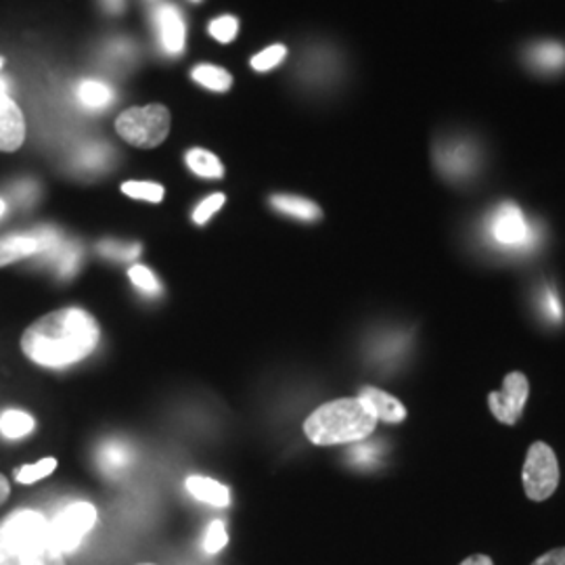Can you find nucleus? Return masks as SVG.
<instances>
[{"label":"nucleus","instance_id":"nucleus-1","mask_svg":"<svg viewBox=\"0 0 565 565\" xmlns=\"http://www.w3.org/2000/svg\"><path fill=\"white\" fill-rule=\"evenodd\" d=\"M99 340L97 319L82 308L67 306L30 324L21 335V350L32 363L61 369L90 356Z\"/></svg>","mask_w":565,"mask_h":565},{"label":"nucleus","instance_id":"nucleus-2","mask_svg":"<svg viewBox=\"0 0 565 565\" xmlns=\"http://www.w3.org/2000/svg\"><path fill=\"white\" fill-rule=\"evenodd\" d=\"M377 424V417L359 396L340 398L321 404L303 422V434L317 446L354 445L366 440Z\"/></svg>","mask_w":565,"mask_h":565},{"label":"nucleus","instance_id":"nucleus-3","mask_svg":"<svg viewBox=\"0 0 565 565\" xmlns=\"http://www.w3.org/2000/svg\"><path fill=\"white\" fill-rule=\"evenodd\" d=\"M49 539V520L39 511H15L0 522V565L18 564L23 553Z\"/></svg>","mask_w":565,"mask_h":565},{"label":"nucleus","instance_id":"nucleus-4","mask_svg":"<svg viewBox=\"0 0 565 565\" xmlns=\"http://www.w3.org/2000/svg\"><path fill=\"white\" fill-rule=\"evenodd\" d=\"M121 139L141 149H153L170 132V111L163 105H145L126 109L116 121Z\"/></svg>","mask_w":565,"mask_h":565},{"label":"nucleus","instance_id":"nucleus-5","mask_svg":"<svg viewBox=\"0 0 565 565\" xmlns=\"http://www.w3.org/2000/svg\"><path fill=\"white\" fill-rule=\"evenodd\" d=\"M559 461L557 455L546 443H534L525 455L524 480L525 497L534 503L551 499L559 486Z\"/></svg>","mask_w":565,"mask_h":565},{"label":"nucleus","instance_id":"nucleus-6","mask_svg":"<svg viewBox=\"0 0 565 565\" xmlns=\"http://www.w3.org/2000/svg\"><path fill=\"white\" fill-rule=\"evenodd\" d=\"M97 524V509L90 503H72L49 522V539L61 553L81 546L84 536Z\"/></svg>","mask_w":565,"mask_h":565},{"label":"nucleus","instance_id":"nucleus-7","mask_svg":"<svg viewBox=\"0 0 565 565\" xmlns=\"http://www.w3.org/2000/svg\"><path fill=\"white\" fill-rule=\"evenodd\" d=\"M488 237L505 249H527L532 245V226L518 203L505 202L494 207L486 224Z\"/></svg>","mask_w":565,"mask_h":565},{"label":"nucleus","instance_id":"nucleus-8","mask_svg":"<svg viewBox=\"0 0 565 565\" xmlns=\"http://www.w3.org/2000/svg\"><path fill=\"white\" fill-rule=\"evenodd\" d=\"M434 162L446 179L465 181L478 170L480 151L469 139L446 137L434 149Z\"/></svg>","mask_w":565,"mask_h":565},{"label":"nucleus","instance_id":"nucleus-9","mask_svg":"<svg viewBox=\"0 0 565 565\" xmlns=\"http://www.w3.org/2000/svg\"><path fill=\"white\" fill-rule=\"evenodd\" d=\"M530 396V382L522 371H511L503 380V390L488 394L490 413L499 424L515 425L522 419Z\"/></svg>","mask_w":565,"mask_h":565},{"label":"nucleus","instance_id":"nucleus-10","mask_svg":"<svg viewBox=\"0 0 565 565\" xmlns=\"http://www.w3.org/2000/svg\"><path fill=\"white\" fill-rule=\"evenodd\" d=\"M25 141V120L9 97V81L0 78V151H18Z\"/></svg>","mask_w":565,"mask_h":565},{"label":"nucleus","instance_id":"nucleus-11","mask_svg":"<svg viewBox=\"0 0 565 565\" xmlns=\"http://www.w3.org/2000/svg\"><path fill=\"white\" fill-rule=\"evenodd\" d=\"M156 25L160 30V41L166 55H181L184 49V20H182L179 7H174L172 2H162L156 9Z\"/></svg>","mask_w":565,"mask_h":565},{"label":"nucleus","instance_id":"nucleus-12","mask_svg":"<svg viewBox=\"0 0 565 565\" xmlns=\"http://www.w3.org/2000/svg\"><path fill=\"white\" fill-rule=\"evenodd\" d=\"M359 398L371 408V413L377 417V422L396 425L403 424L406 419L404 404L398 398H394L392 394L380 390V387L364 385L359 392Z\"/></svg>","mask_w":565,"mask_h":565},{"label":"nucleus","instance_id":"nucleus-13","mask_svg":"<svg viewBox=\"0 0 565 565\" xmlns=\"http://www.w3.org/2000/svg\"><path fill=\"white\" fill-rule=\"evenodd\" d=\"M525 61L539 74H559L565 70V46L562 42L555 41L536 42L527 49Z\"/></svg>","mask_w":565,"mask_h":565},{"label":"nucleus","instance_id":"nucleus-14","mask_svg":"<svg viewBox=\"0 0 565 565\" xmlns=\"http://www.w3.org/2000/svg\"><path fill=\"white\" fill-rule=\"evenodd\" d=\"M186 490L193 499L214 507H228L231 503V492L226 486L212 480V478H203V476H191L186 478Z\"/></svg>","mask_w":565,"mask_h":565},{"label":"nucleus","instance_id":"nucleus-15","mask_svg":"<svg viewBox=\"0 0 565 565\" xmlns=\"http://www.w3.org/2000/svg\"><path fill=\"white\" fill-rule=\"evenodd\" d=\"M270 203L277 212H281L285 216H291V218H298L302 223H317L323 218V210L317 203L298 198V195H275Z\"/></svg>","mask_w":565,"mask_h":565},{"label":"nucleus","instance_id":"nucleus-16","mask_svg":"<svg viewBox=\"0 0 565 565\" xmlns=\"http://www.w3.org/2000/svg\"><path fill=\"white\" fill-rule=\"evenodd\" d=\"M39 252H41L39 237H30V235L0 237V268L7 264L20 263L23 258H30Z\"/></svg>","mask_w":565,"mask_h":565},{"label":"nucleus","instance_id":"nucleus-17","mask_svg":"<svg viewBox=\"0 0 565 565\" xmlns=\"http://www.w3.org/2000/svg\"><path fill=\"white\" fill-rule=\"evenodd\" d=\"M78 102L88 109H105L114 103V88L102 81H82L76 88Z\"/></svg>","mask_w":565,"mask_h":565},{"label":"nucleus","instance_id":"nucleus-18","mask_svg":"<svg viewBox=\"0 0 565 565\" xmlns=\"http://www.w3.org/2000/svg\"><path fill=\"white\" fill-rule=\"evenodd\" d=\"M186 166L193 174H198L202 179H223L224 177L221 160L214 153L205 151V149H191L186 153Z\"/></svg>","mask_w":565,"mask_h":565},{"label":"nucleus","instance_id":"nucleus-19","mask_svg":"<svg viewBox=\"0 0 565 565\" xmlns=\"http://www.w3.org/2000/svg\"><path fill=\"white\" fill-rule=\"evenodd\" d=\"M34 425H36L34 417L23 411H4L0 415V431L11 440H18V438L32 434Z\"/></svg>","mask_w":565,"mask_h":565},{"label":"nucleus","instance_id":"nucleus-20","mask_svg":"<svg viewBox=\"0 0 565 565\" xmlns=\"http://www.w3.org/2000/svg\"><path fill=\"white\" fill-rule=\"evenodd\" d=\"M191 76L198 84H202L203 88H210V90H216V93L228 90L231 84H233V78L226 70L216 67V65H207V63L198 65Z\"/></svg>","mask_w":565,"mask_h":565},{"label":"nucleus","instance_id":"nucleus-21","mask_svg":"<svg viewBox=\"0 0 565 565\" xmlns=\"http://www.w3.org/2000/svg\"><path fill=\"white\" fill-rule=\"evenodd\" d=\"M18 565H67L65 564V557L61 553L57 546L51 543V539H46L44 543H41L34 548H30L28 553H23Z\"/></svg>","mask_w":565,"mask_h":565},{"label":"nucleus","instance_id":"nucleus-22","mask_svg":"<svg viewBox=\"0 0 565 565\" xmlns=\"http://www.w3.org/2000/svg\"><path fill=\"white\" fill-rule=\"evenodd\" d=\"M121 191L128 198L142 202L160 203L163 200V186L158 182L128 181L121 184Z\"/></svg>","mask_w":565,"mask_h":565},{"label":"nucleus","instance_id":"nucleus-23","mask_svg":"<svg viewBox=\"0 0 565 565\" xmlns=\"http://www.w3.org/2000/svg\"><path fill=\"white\" fill-rule=\"evenodd\" d=\"M55 469H57V459L46 457V459H42L39 463L20 467L18 473H15V480L20 484H34V482H39L42 478H49Z\"/></svg>","mask_w":565,"mask_h":565},{"label":"nucleus","instance_id":"nucleus-24","mask_svg":"<svg viewBox=\"0 0 565 565\" xmlns=\"http://www.w3.org/2000/svg\"><path fill=\"white\" fill-rule=\"evenodd\" d=\"M128 277H130V281L135 282V287H137L139 291H142L145 296H158V294H160V282H158L156 275H153L147 266H141V264L130 266Z\"/></svg>","mask_w":565,"mask_h":565},{"label":"nucleus","instance_id":"nucleus-25","mask_svg":"<svg viewBox=\"0 0 565 565\" xmlns=\"http://www.w3.org/2000/svg\"><path fill=\"white\" fill-rule=\"evenodd\" d=\"M99 459H102L103 469L107 473H118L120 469H124V465L128 463V448L118 443H109L103 448Z\"/></svg>","mask_w":565,"mask_h":565},{"label":"nucleus","instance_id":"nucleus-26","mask_svg":"<svg viewBox=\"0 0 565 565\" xmlns=\"http://www.w3.org/2000/svg\"><path fill=\"white\" fill-rule=\"evenodd\" d=\"M99 252L107 258L132 260V258L139 256L141 245L139 243L103 242L99 243Z\"/></svg>","mask_w":565,"mask_h":565},{"label":"nucleus","instance_id":"nucleus-27","mask_svg":"<svg viewBox=\"0 0 565 565\" xmlns=\"http://www.w3.org/2000/svg\"><path fill=\"white\" fill-rule=\"evenodd\" d=\"M210 34L218 42H231L237 32H239V21L235 20L233 15H223V18H216V20L210 23Z\"/></svg>","mask_w":565,"mask_h":565},{"label":"nucleus","instance_id":"nucleus-28","mask_svg":"<svg viewBox=\"0 0 565 565\" xmlns=\"http://www.w3.org/2000/svg\"><path fill=\"white\" fill-rule=\"evenodd\" d=\"M285 55H287V49L282 44H273V46H268L266 51H263L260 55H256L252 60V67L256 72H268L273 67H277L285 60Z\"/></svg>","mask_w":565,"mask_h":565},{"label":"nucleus","instance_id":"nucleus-29","mask_svg":"<svg viewBox=\"0 0 565 565\" xmlns=\"http://www.w3.org/2000/svg\"><path fill=\"white\" fill-rule=\"evenodd\" d=\"M228 543V534H226V527H224V522L221 520H214L212 525L207 527V534H205V551L210 553V555H216V553H221L224 546Z\"/></svg>","mask_w":565,"mask_h":565},{"label":"nucleus","instance_id":"nucleus-30","mask_svg":"<svg viewBox=\"0 0 565 565\" xmlns=\"http://www.w3.org/2000/svg\"><path fill=\"white\" fill-rule=\"evenodd\" d=\"M224 202H226V198H224L223 193H216V195L205 198V200L198 205V210L193 212V221L198 224L207 223V221L223 207Z\"/></svg>","mask_w":565,"mask_h":565},{"label":"nucleus","instance_id":"nucleus-31","mask_svg":"<svg viewBox=\"0 0 565 565\" xmlns=\"http://www.w3.org/2000/svg\"><path fill=\"white\" fill-rule=\"evenodd\" d=\"M532 565H565V546L548 551L545 555H541Z\"/></svg>","mask_w":565,"mask_h":565},{"label":"nucleus","instance_id":"nucleus-32","mask_svg":"<svg viewBox=\"0 0 565 565\" xmlns=\"http://www.w3.org/2000/svg\"><path fill=\"white\" fill-rule=\"evenodd\" d=\"M103 7H105V11L107 13H114V15H118L124 11V7H126V0H102Z\"/></svg>","mask_w":565,"mask_h":565},{"label":"nucleus","instance_id":"nucleus-33","mask_svg":"<svg viewBox=\"0 0 565 565\" xmlns=\"http://www.w3.org/2000/svg\"><path fill=\"white\" fill-rule=\"evenodd\" d=\"M461 565H494V562L488 555H471L461 562Z\"/></svg>","mask_w":565,"mask_h":565},{"label":"nucleus","instance_id":"nucleus-34","mask_svg":"<svg viewBox=\"0 0 565 565\" xmlns=\"http://www.w3.org/2000/svg\"><path fill=\"white\" fill-rule=\"evenodd\" d=\"M9 497H11V484H9V480L0 473V505L7 503Z\"/></svg>","mask_w":565,"mask_h":565},{"label":"nucleus","instance_id":"nucleus-35","mask_svg":"<svg viewBox=\"0 0 565 565\" xmlns=\"http://www.w3.org/2000/svg\"><path fill=\"white\" fill-rule=\"evenodd\" d=\"M4 210H7V203L2 202V200H0V216H2V214H4Z\"/></svg>","mask_w":565,"mask_h":565},{"label":"nucleus","instance_id":"nucleus-36","mask_svg":"<svg viewBox=\"0 0 565 565\" xmlns=\"http://www.w3.org/2000/svg\"><path fill=\"white\" fill-rule=\"evenodd\" d=\"M2 63H4V61L0 60V67H2Z\"/></svg>","mask_w":565,"mask_h":565},{"label":"nucleus","instance_id":"nucleus-37","mask_svg":"<svg viewBox=\"0 0 565 565\" xmlns=\"http://www.w3.org/2000/svg\"><path fill=\"white\" fill-rule=\"evenodd\" d=\"M141 565H153V564H141Z\"/></svg>","mask_w":565,"mask_h":565}]
</instances>
